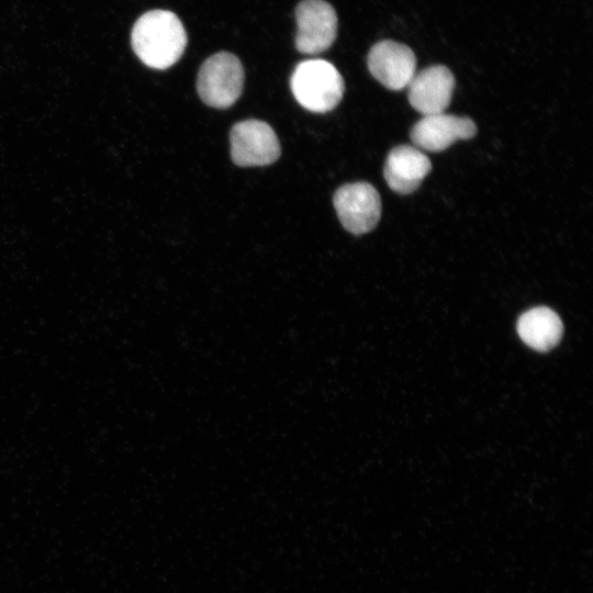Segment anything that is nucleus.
I'll use <instances>...</instances> for the list:
<instances>
[{"label":"nucleus","instance_id":"obj_9","mask_svg":"<svg viewBox=\"0 0 593 593\" xmlns=\"http://www.w3.org/2000/svg\"><path fill=\"white\" fill-rule=\"evenodd\" d=\"M411 105L423 115L445 112L455 88L452 72L443 65H434L416 72L407 85Z\"/></svg>","mask_w":593,"mask_h":593},{"label":"nucleus","instance_id":"obj_8","mask_svg":"<svg viewBox=\"0 0 593 593\" xmlns=\"http://www.w3.org/2000/svg\"><path fill=\"white\" fill-rule=\"evenodd\" d=\"M475 133L477 126L471 119L441 112L423 115L410 135L416 148L441 152L459 139L473 137Z\"/></svg>","mask_w":593,"mask_h":593},{"label":"nucleus","instance_id":"obj_2","mask_svg":"<svg viewBox=\"0 0 593 593\" xmlns=\"http://www.w3.org/2000/svg\"><path fill=\"white\" fill-rule=\"evenodd\" d=\"M296 101L306 110L325 113L340 102L345 85L335 66L324 59L300 63L290 79Z\"/></svg>","mask_w":593,"mask_h":593},{"label":"nucleus","instance_id":"obj_3","mask_svg":"<svg viewBox=\"0 0 593 593\" xmlns=\"http://www.w3.org/2000/svg\"><path fill=\"white\" fill-rule=\"evenodd\" d=\"M244 68L239 59L227 52L210 56L201 66L197 90L202 101L212 108L226 109L243 91Z\"/></svg>","mask_w":593,"mask_h":593},{"label":"nucleus","instance_id":"obj_6","mask_svg":"<svg viewBox=\"0 0 593 593\" xmlns=\"http://www.w3.org/2000/svg\"><path fill=\"white\" fill-rule=\"evenodd\" d=\"M295 46L304 54H318L327 49L337 35V15L324 0H303L295 9Z\"/></svg>","mask_w":593,"mask_h":593},{"label":"nucleus","instance_id":"obj_7","mask_svg":"<svg viewBox=\"0 0 593 593\" xmlns=\"http://www.w3.org/2000/svg\"><path fill=\"white\" fill-rule=\"evenodd\" d=\"M370 74L385 88L401 90L416 74V57L413 51L394 41L374 44L367 58Z\"/></svg>","mask_w":593,"mask_h":593},{"label":"nucleus","instance_id":"obj_1","mask_svg":"<svg viewBox=\"0 0 593 593\" xmlns=\"http://www.w3.org/2000/svg\"><path fill=\"white\" fill-rule=\"evenodd\" d=\"M131 44L146 66L166 69L182 56L187 46V33L174 12L152 10L135 22Z\"/></svg>","mask_w":593,"mask_h":593},{"label":"nucleus","instance_id":"obj_4","mask_svg":"<svg viewBox=\"0 0 593 593\" xmlns=\"http://www.w3.org/2000/svg\"><path fill=\"white\" fill-rule=\"evenodd\" d=\"M231 156L242 167L266 166L280 156V143L272 127L264 121L246 120L231 131Z\"/></svg>","mask_w":593,"mask_h":593},{"label":"nucleus","instance_id":"obj_5","mask_svg":"<svg viewBox=\"0 0 593 593\" xmlns=\"http://www.w3.org/2000/svg\"><path fill=\"white\" fill-rule=\"evenodd\" d=\"M343 226L355 235L372 231L381 216V200L370 183L355 182L339 187L333 197Z\"/></svg>","mask_w":593,"mask_h":593},{"label":"nucleus","instance_id":"obj_11","mask_svg":"<svg viewBox=\"0 0 593 593\" xmlns=\"http://www.w3.org/2000/svg\"><path fill=\"white\" fill-rule=\"evenodd\" d=\"M560 317L547 306H537L523 313L517 321L522 340L538 351L553 348L562 336Z\"/></svg>","mask_w":593,"mask_h":593},{"label":"nucleus","instance_id":"obj_10","mask_svg":"<svg viewBox=\"0 0 593 593\" xmlns=\"http://www.w3.org/2000/svg\"><path fill=\"white\" fill-rule=\"evenodd\" d=\"M429 158L411 145L394 147L388 155L383 175L388 186L400 194L415 191L430 171Z\"/></svg>","mask_w":593,"mask_h":593}]
</instances>
